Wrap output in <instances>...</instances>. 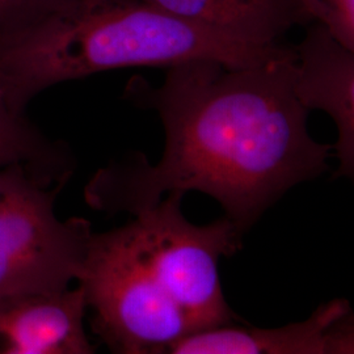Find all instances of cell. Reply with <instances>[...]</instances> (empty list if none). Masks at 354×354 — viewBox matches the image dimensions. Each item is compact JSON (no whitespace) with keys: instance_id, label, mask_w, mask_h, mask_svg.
Segmentation results:
<instances>
[{"instance_id":"cell-6","label":"cell","mask_w":354,"mask_h":354,"mask_svg":"<svg viewBox=\"0 0 354 354\" xmlns=\"http://www.w3.org/2000/svg\"><path fill=\"white\" fill-rule=\"evenodd\" d=\"M297 89L310 111L328 114L337 127L333 150L339 160L335 177L354 183V53L342 48L314 23L294 46Z\"/></svg>"},{"instance_id":"cell-11","label":"cell","mask_w":354,"mask_h":354,"mask_svg":"<svg viewBox=\"0 0 354 354\" xmlns=\"http://www.w3.org/2000/svg\"><path fill=\"white\" fill-rule=\"evenodd\" d=\"M310 24L322 26L339 45L354 53V0H297Z\"/></svg>"},{"instance_id":"cell-13","label":"cell","mask_w":354,"mask_h":354,"mask_svg":"<svg viewBox=\"0 0 354 354\" xmlns=\"http://www.w3.org/2000/svg\"><path fill=\"white\" fill-rule=\"evenodd\" d=\"M326 354H354L353 308H351L329 328Z\"/></svg>"},{"instance_id":"cell-10","label":"cell","mask_w":354,"mask_h":354,"mask_svg":"<svg viewBox=\"0 0 354 354\" xmlns=\"http://www.w3.org/2000/svg\"><path fill=\"white\" fill-rule=\"evenodd\" d=\"M12 165H23L38 181L51 185L68 183L75 159L64 142L44 136L0 93V168Z\"/></svg>"},{"instance_id":"cell-4","label":"cell","mask_w":354,"mask_h":354,"mask_svg":"<svg viewBox=\"0 0 354 354\" xmlns=\"http://www.w3.org/2000/svg\"><path fill=\"white\" fill-rule=\"evenodd\" d=\"M66 184H44L21 165L0 168V299L64 292L80 279L95 232L84 218L55 214Z\"/></svg>"},{"instance_id":"cell-7","label":"cell","mask_w":354,"mask_h":354,"mask_svg":"<svg viewBox=\"0 0 354 354\" xmlns=\"http://www.w3.org/2000/svg\"><path fill=\"white\" fill-rule=\"evenodd\" d=\"M83 288L0 299V354H93Z\"/></svg>"},{"instance_id":"cell-8","label":"cell","mask_w":354,"mask_h":354,"mask_svg":"<svg viewBox=\"0 0 354 354\" xmlns=\"http://www.w3.org/2000/svg\"><path fill=\"white\" fill-rule=\"evenodd\" d=\"M351 308L349 301L335 298L304 322L279 328L232 323L197 330L169 345L165 354H326L329 328Z\"/></svg>"},{"instance_id":"cell-5","label":"cell","mask_w":354,"mask_h":354,"mask_svg":"<svg viewBox=\"0 0 354 354\" xmlns=\"http://www.w3.org/2000/svg\"><path fill=\"white\" fill-rule=\"evenodd\" d=\"M79 285L95 313L92 330L118 354H165L192 333L189 322L152 277L122 228L93 234Z\"/></svg>"},{"instance_id":"cell-2","label":"cell","mask_w":354,"mask_h":354,"mask_svg":"<svg viewBox=\"0 0 354 354\" xmlns=\"http://www.w3.org/2000/svg\"><path fill=\"white\" fill-rule=\"evenodd\" d=\"M264 50L192 24L143 0H62L0 35V93L16 112L42 91L125 67H172L212 59L231 67L264 64Z\"/></svg>"},{"instance_id":"cell-9","label":"cell","mask_w":354,"mask_h":354,"mask_svg":"<svg viewBox=\"0 0 354 354\" xmlns=\"http://www.w3.org/2000/svg\"><path fill=\"white\" fill-rule=\"evenodd\" d=\"M162 11L244 45L276 50L310 21L297 0H143Z\"/></svg>"},{"instance_id":"cell-12","label":"cell","mask_w":354,"mask_h":354,"mask_svg":"<svg viewBox=\"0 0 354 354\" xmlns=\"http://www.w3.org/2000/svg\"><path fill=\"white\" fill-rule=\"evenodd\" d=\"M62 0H0V35L37 19Z\"/></svg>"},{"instance_id":"cell-3","label":"cell","mask_w":354,"mask_h":354,"mask_svg":"<svg viewBox=\"0 0 354 354\" xmlns=\"http://www.w3.org/2000/svg\"><path fill=\"white\" fill-rule=\"evenodd\" d=\"M184 196L167 194L121 228L140 263L183 310L192 333L238 323L222 290L219 260L241 251L243 234L226 215L193 225L181 212Z\"/></svg>"},{"instance_id":"cell-1","label":"cell","mask_w":354,"mask_h":354,"mask_svg":"<svg viewBox=\"0 0 354 354\" xmlns=\"http://www.w3.org/2000/svg\"><path fill=\"white\" fill-rule=\"evenodd\" d=\"M151 102L165 127L162 158L151 165L136 152L99 169L84 189L92 209L137 215L169 193L201 192L244 235L288 190L328 168L332 147L308 133L290 45L245 67L172 66Z\"/></svg>"}]
</instances>
